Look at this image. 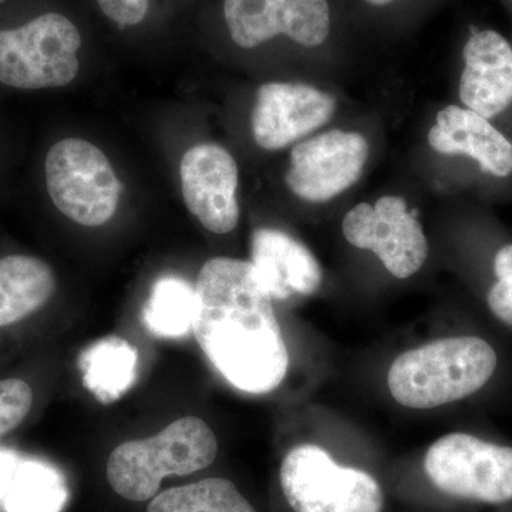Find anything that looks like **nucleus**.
I'll use <instances>...</instances> for the list:
<instances>
[{
  "mask_svg": "<svg viewBox=\"0 0 512 512\" xmlns=\"http://www.w3.org/2000/svg\"><path fill=\"white\" fill-rule=\"evenodd\" d=\"M194 288L192 330L212 366L242 392L275 390L288 373V348L254 265L212 258Z\"/></svg>",
  "mask_w": 512,
  "mask_h": 512,
  "instance_id": "f257e3e1",
  "label": "nucleus"
},
{
  "mask_svg": "<svg viewBox=\"0 0 512 512\" xmlns=\"http://www.w3.org/2000/svg\"><path fill=\"white\" fill-rule=\"evenodd\" d=\"M498 355L478 336H454L407 350L394 360L387 386L409 409H436L473 396L493 379Z\"/></svg>",
  "mask_w": 512,
  "mask_h": 512,
  "instance_id": "f03ea898",
  "label": "nucleus"
},
{
  "mask_svg": "<svg viewBox=\"0 0 512 512\" xmlns=\"http://www.w3.org/2000/svg\"><path fill=\"white\" fill-rule=\"evenodd\" d=\"M218 441L198 417H185L150 439L127 441L111 453L107 480L121 497L147 501L167 476H188L214 463Z\"/></svg>",
  "mask_w": 512,
  "mask_h": 512,
  "instance_id": "7ed1b4c3",
  "label": "nucleus"
},
{
  "mask_svg": "<svg viewBox=\"0 0 512 512\" xmlns=\"http://www.w3.org/2000/svg\"><path fill=\"white\" fill-rule=\"evenodd\" d=\"M80 46L79 30L59 13L0 30V83L23 90L67 86L79 73Z\"/></svg>",
  "mask_w": 512,
  "mask_h": 512,
  "instance_id": "20e7f679",
  "label": "nucleus"
},
{
  "mask_svg": "<svg viewBox=\"0 0 512 512\" xmlns=\"http://www.w3.org/2000/svg\"><path fill=\"white\" fill-rule=\"evenodd\" d=\"M281 487L295 512H382L384 495L375 477L340 466L313 444L292 448L281 466Z\"/></svg>",
  "mask_w": 512,
  "mask_h": 512,
  "instance_id": "39448f33",
  "label": "nucleus"
},
{
  "mask_svg": "<svg viewBox=\"0 0 512 512\" xmlns=\"http://www.w3.org/2000/svg\"><path fill=\"white\" fill-rule=\"evenodd\" d=\"M46 185L57 210L84 227H100L119 207L121 184L99 147L66 138L47 153Z\"/></svg>",
  "mask_w": 512,
  "mask_h": 512,
  "instance_id": "423d86ee",
  "label": "nucleus"
},
{
  "mask_svg": "<svg viewBox=\"0 0 512 512\" xmlns=\"http://www.w3.org/2000/svg\"><path fill=\"white\" fill-rule=\"evenodd\" d=\"M424 470L431 483L451 497L487 505L512 501L511 446L450 433L431 444Z\"/></svg>",
  "mask_w": 512,
  "mask_h": 512,
  "instance_id": "0eeeda50",
  "label": "nucleus"
},
{
  "mask_svg": "<svg viewBox=\"0 0 512 512\" xmlns=\"http://www.w3.org/2000/svg\"><path fill=\"white\" fill-rule=\"evenodd\" d=\"M342 232L353 247L375 252L399 279L417 274L429 255L423 227L397 195H384L375 205L360 202L343 218Z\"/></svg>",
  "mask_w": 512,
  "mask_h": 512,
  "instance_id": "6e6552de",
  "label": "nucleus"
},
{
  "mask_svg": "<svg viewBox=\"0 0 512 512\" xmlns=\"http://www.w3.org/2000/svg\"><path fill=\"white\" fill-rule=\"evenodd\" d=\"M367 157L369 143L363 134L326 131L292 148L285 183L301 200L330 201L359 181Z\"/></svg>",
  "mask_w": 512,
  "mask_h": 512,
  "instance_id": "1a4fd4ad",
  "label": "nucleus"
},
{
  "mask_svg": "<svg viewBox=\"0 0 512 512\" xmlns=\"http://www.w3.org/2000/svg\"><path fill=\"white\" fill-rule=\"evenodd\" d=\"M225 22L235 45L255 49L279 35L305 47L330 33L328 0H225Z\"/></svg>",
  "mask_w": 512,
  "mask_h": 512,
  "instance_id": "9d476101",
  "label": "nucleus"
},
{
  "mask_svg": "<svg viewBox=\"0 0 512 512\" xmlns=\"http://www.w3.org/2000/svg\"><path fill=\"white\" fill-rule=\"evenodd\" d=\"M335 110V97L309 84L266 83L256 93L252 134L264 150H282L325 126Z\"/></svg>",
  "mask_w": 512,
  "mask_h": 512,
  "instance_id": "9b49d317",
  "label": "nucleus"
},
{
  "mask_svg": "<svg viewBox=\"0 0 512 512\" xmlns=\"http://www.w3.org/2000/svg\"><path fill=\"white\" fill-rule=\"evenodd\" d=\"M181 188L191 214L214 234H228L239 221L238 165L218 144L190 148L180 167Z\"/></svg>",
  "mask_w": 512,
  "mask_h": 512,
  "instance_id": "f8f14e48",
  "label": "nucleus"
},
{
  "mask_svg": "<svg viewBox=\"0 0 512 512\" xmlns=\"http://www.w3.org/2000/svg\"><path fill=\"white\" fill-rule=\"evenodd\" d=\"M460 99L466 109L485 119L504 113L512 104V47L494 30L473 33L463 50Z\"/></svg>",
  "mask_w": 512,
  "mask_h": 512,
  "instance_id": "ddd939ff",
  "label": "nucleus"
},
{
  "mask_svg": "<svg viewBox=\"0 0 512 512\" xmlns=\"http://www.w3.org/2000/svg\"><path fill=\"white\" fill-rule=\"evenodd\" d=\"M251 264L272 301L312 295L322 284V268L305 245L278 229H255Z\"/></svg>",
  "mask_w": 512,
  "mask_h": 512,
  "instance_id": "4468645a",
  "label": "nucleus"
},
{
  "mask_svg": "<svg viewBox=\"0 0 512 512\" xmlns=\"http://www.w3.org/2000/svg\"><path fill=\"white\" fill-rule=\"evenodd\" d=\"M429 144L440 154L473 158L494 177L512 174L511 141L476 111L458 106L439 111L429 131Z\"/></svg>",
  "mask_w": 512,
  "mask_h": 512,
  "instance_id": "2eb2a0df",
  "label": "nucleus"
},
{
  "mask_svg": "<svg viewBox=\"0 0 512 512\" xmlns=\"http://www.w3.org/2000/svg\"><path fill=\"white\" fill-rule=\"evenodd\" d=\"M55 288V274L42 259L28 255L0 259V328L39 311Z\"/></svg>",
  "mask_w": 512,
  "mask_h": 512,
  "instance_id": "dca6fc26",
  "label": "nucleus"
},
{
  "mask_svg": "<svg viewBox=\"0 0 512 512\" xmlns=\"http://www.w3.org/2000/svg\"><path fill=\"white\" fill-rule=\"evenodd\" d=\"M138 353L127 340L109 336L89 346L79 359L83 383L103 404L119 400L136 383Z\"/></svg>",
  "mask_w": 512,
  "mask_h": 512,
  "instance_id": "f3484780",
  "label": "nucleus"
},
{
  "mask_svg": "<svg viewBox=\"0 0 512 512\" xmlns=\"http://www.w3.org/2000/svg\"><path fill=\"white\" fill-rule=\"evenodd\" d=\"M69 490L59 471L46 464L19 463L8 494V512H62Z\"/></svg>",
  "mask_w": 512,
  "mask_h": 512,
  "instance_id": "a211bd4d",
  "label": "nucleus"
},
{
  "mask_svg": "<svg viewBox=\"0 0 512 512\" xmlns=\"http://www.w3.org/2000/svg\"><path fill=\"white\" fill-rule=\"evenodd\" d=\"M195 288L178 276H163L151 289L144 308V322L163 338H178L192 329Z\"/></svg>",
  "mask_w": 512,
  "mask_h": 512,
  "instance_id": "6ab92c4d",
  "label": "nucleus"
},
{
  "mask_svg": "<svg viewBox=\"0 0 512 512\" xmlns=\"http://www.w3.org/2000/svg\"><path fill=\"white\" fill-rule=\"evenodd\" d=\"M147 512H256L231 481L207 478L157 495Z\"/></svg>",
  "mask_w": 512,
  "mask_h": 512,
  "instance_id": "aec40b11",
  "label": "nucleus"
},
{
  "mask_svg": "<svg viewBox=\"0 0 512 512\" xmlns=\"http://www.w3.org/2000/svg\"><path fill=\"white\" fill-rule=\"evenodd\" d=\"M494 275L495 282L487 293L488 308L495 318L512 328V244L495 254Z\"/></svg>",
  "mask_w": 512,
  "mask_h": 512,
  "instance_id": "412c9836",
  "label": "nucleus"
},
{
  "mask_svg": "<svg viewBox=\"0 0 512 512\" xmlns=\"http://www.w3.org/2000/svg\"><path fill=\"white\" fill-rule=\"evenodd\" d=\"M33 404V392L20 379L0 380V437L15 430L28 416Z\"/></svg>",
  "mask_w": 512,
  "mask_h": 512,
  "instance_id": "4be33fe9",
  "label": "nucleus"
},
{
  "mask_svg": "<svg viewBox=\"0 0 512 512\" xmlns=\"http://www.w3.org/2000/svg\"><path fill=\"white\" fill-rule=\"evenodd\" d=\"M107 18L121 26H136L148 12V0H97Z\"/></svg>",
  "mask_w": 512,
  "mask_h": 512,
  "instance_id": "5701e85b",
  "label": "nucleus"
},
{
  "mask_svg": "<svg viewBox=\"0 0 512 512\" xmlns=\"http://www.w3.org/2000/svg\"><path fill=\"white\" fill-rule=\"evenodd\" d=\"M18 466V458L13 454L0 453V500H5Z\"/></svg>",
  "mask_w": 512,
  "mask_h": 512,
  "instance_id": "b1692460",
  "label": "nucleus"
},
{
  "mask_svg": "<svg viewBox=\"0 0 512 512\" xmlns=\"http://www.w3.org/2000/svg\"><path fill=\"white\" fill-rule=\"evenodd\" d=\"M365 2L373 6H386L390 5V3L394 2V0H365Z\"/></svg>",
  "mask_w": 512,
  "mask_h": 512,
  "instance_id": "393cba45",
  "label": "nucleus"
}]
</instances>
